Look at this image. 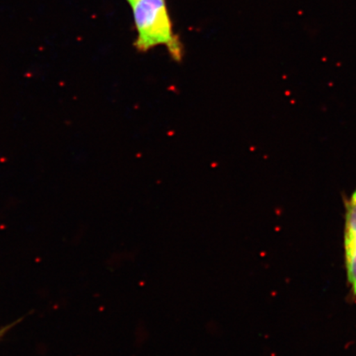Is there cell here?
<instances>
[{"mask_svg":"<svg viewBox=\"0 0 356 356\" xmlns=\"http://www.w3.org/2000/svg\"><path fill=\"white\" fill-rule=\"evenodd\" d=\"M344 250L347 280L356 298V190L346 203Z\"/></svg>","mask_w":356,"mask_h":356,"instance_id":"cell-2","label":"cell"},{"mask_svg":"<svg viewBox=\"0 0 356 356\" xmlns=\"http://www.w3.org/2000/svg\"><path fill=\"white\" fill-rule=\"evenodd\" d=\"M130 6L136 38L134 47L140 53L154 48H167L172 60L181 62L185 50L179 35L175 33L167 0H135Z\"/></svg>","mask_w":356,"mask_h":356,"instance_id":"cell-1","label":"cell"},{"mask_svg":"<svg viewBox=\"0 0 356 356\" xmlns=\"http://www.w3.org/2000/svg\"><path fill=\"white\" fill-rule=\"evenodd\" d=\"M21 320H19V321H17L15 323H11L10 325H7V326H4L1 328H0V340H2L4 336L6 335V334L11 330V329L15 326V325L17 323H19Z\"/></svg>","mask_w":356,"mask_h":356,"instance_id":"cell-3","label":"cell"},{"mask_svg":"<svg viewBox=\"0 0 356 356\" xmlns=\"http://www.w3.org/2000/svg\"><path fill=\"white\" fill-rule=\"evenodd\" d=\"M126 1H127L129 4H130V3H131L133 1H135V0H126Z\"/></svg>","mask_w":356,"mask_h":356,"instance_id":"cell-4","label":"cell"}]
</instances>
